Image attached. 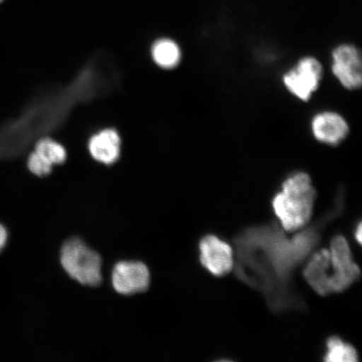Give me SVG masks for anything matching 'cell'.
Segmentation results:
<instances>
[{"mask_svg": "<svg viewBox=\"0 0 362 362\" xmlns=\"http://www.w3.org/2000/svg\"><path fill=\"white\" fill-rule=\"evenodd\" d=\"M0 1H2V0H0Z\"/></svg>", "mask_w": 362, "mask_h": 362, "instance_id": "e0dca14e", "label": "cell"}, {"mask_svg": "<svg viewBox=\"0 0 362 362\" xmlns=\"http://www.w3.org/2000/svg\"><path fill=\"white\" fill-rule=\"evenodd\" d=\"M361 230H362L361 223H359L358 225L356 226V230H355V238L356 239L357 243H358L359 244H361V242H362Z\"/></svg>", "mask_w": 362, "mask_h": 362, "instance_id": "2e32d148", "label": "cell"}, {"mask_svg": "<svg viewBox=\"0 0 362 362\" xmlns=\"http://www.w3.org/2000/svg\"><path fill=\"white\" fill-rule=\"evenodd\" d=\"M333 74L344 88L356 90L361 87L362 61L359 49L354 45H339L332 53Z\"/></svg>", "mask_w": 362, "mask_h": 362, "instance_id": "52a82bcc", "label": "cell"}, {"mask_svg": "<svg viewBox=\"0 0 362 362\" xmlns=\"http://www.w3.org/2000/svg\"><path fill=\"white\" fill-rule=\"evenodd\" d=\"M61 262L63 269L76 281L87 286L102 283L101 257L81 240L74 238L65 243Z\"/></svg>", "mask_w": 362, "mask_h": 362, "instance_id": "277c9868", "label": "cell"}, {"mask_svg": "<svg viewBox=\"0 0 362 362\" xmlns=\"http://www.w3.org/2000/svg\"><path fill=\"white\" fill-rule=\"evenodd\" d=\"M7 232L2 225H0V251L6 246L7 242Z\"/></svg>", "mask_w": 362, "mask_h": 362, "instance_id": "9a60e30c", "label": "cell"}, {"mask_svg": "<svg viewBox=\"0 0 362 362\" xmlns=\"http://www.w3.org/2000/svg\"><path fill=\"white\" fill-rule=\"evenodd\" d=\"M90 155L97 161L112 165L119 160L121 140L119 134L113 129H104L93 136L88 144Z\"/></svg>", "mask_w": 362, "mask_h": 362, "instance_id": "30bf717a", "label": "cell"}, {"mask_svg": "<svg viewBox=\"0 0 362 362\" xmlns=\"http://www.w3.org/2000/svg\"><path fill=\"white\" fill-rule=\"evenodd\" d=\"M151 274L146 265L138 262H121L113 269L112 284L115 291L124 296L146 291Z\"/></svg>", "mask_w": 362, "mask_h": 362, "instance_id": "ba28073f", "label": "cell"}, {"mask_svg": "<svg viewBox=\"0 0 362 362\" xmlns=\"http://www.w3.org/2000/svg\"><path fill=\"white\" fill-rule=\"evenodd\" d=\"M344 210L345 199L341 192L329 210L291 238L276 221L242 229L232 240L235 276L262 294L274 314L306 310L294 284V273L320 245L327 226Z\"/></svg>", "mask_w": 362, "mask_h": 362, "instance_id": "6da1fadb", "label": "cell"}, {"mask_svg": "<svg viewBox=\"0 0 362 362\" xmlns=\"http://www.w3.org/2000/svg\"><path fill=\"white\" fill-rule=\"evenodd\" d=\"M152 56L158 66L170 69L179 64L181 52L179 45L173 40L162 39L153 45Z\"/></svg>", "mask_w": 362, "mask_h": 362, "instance_id": "8fae6325", "label": "cell"}, {"mask_svg": "<svg viewBox=\"0 0 362 362\" xmlns=\"http://www.w3.org/2000/svg\"><path fill=\"white\" fill-rule=\"evenodd\" d=\"M35 152L52 165H61L66 158L64 147L47 137L40 139L35 143Z\"/></svg>", "mask_w": 362, "mask_h": 362, "instance_id": "4fadbf2b", "label": "cell"}, {"mask_svg": "<svg viewBox=\"0 0 362 362\" xmlns=\"http://www.w3.org/2000/svg\"><path fill=\"white\" fill-rule=\"evenodd\" d=\"M312 132L320 142L337 146L349 134V125L339 113L323 112L314 117L311 123Z\"/></svg>", "mask_w": 362, "mask_h": 362, "instance_id": "9c48e42d", "label": "cell"}, {"mask_svg": "<svg viewBox=\"0 0 362 362\" xmlns=\"http://www.w3.org/2000/svg\"><path fill=\"white\" fill-rule=\"evenodd\" d=\"M323 76V66L316 58L306 57L284 76L285 87L300 100L311 98Z\"/></svg>", "mask_w": 362, "mask_h": 362, "instance_id": "5b68a950", "label": "cell"}, {"mask_svg": "<svg viewBox=\"0 0 362 362\" xmlns=\"http://www.w3.org/2000/svg\"><path fill=\"white\" fill-rule=\"evenodd\" d=\"M303 274L320 296L345 291L361 277L359 266L353 260L349 244L342 235L332 239L329 250L312 253Z\"/></svg>", "mask_w": 362, "mask_h": 362, "instance_id": "7a4b0ae2", "label": "cell"}, {"mask_svg": "<svg viewBox=\"0 0 362 362\" xmlns=\"http://www.w3.org/2000/svg\"><path fill=\"white\" fill-rule=\"evenodd\" d=\"M202 265L216 277H223L233 270V249L215 235L204 236L199 243Z\"/></svg>", "mask_w": 362, "mask_h": 362, "instance_id": "8992f818", "label": "cell"}, {"mask_svg": "<svg viewBox=\"0 0 362 362\" xmlns=\"http://www.w3.org/2000/svg\"><path fill=\"white\" fill-rule=\"evenodd\" d=\"M358 360V353L351 344L342 341L338 337H332L327 339L325 361L355 362Z\"/></svg>", "mask_w": 362, "mask_h": 362, "instance_id": "7c38bea8", "label": "cell"}, {"mask_svg": "<svg viewBox=\"0 0 362 362\" xmlns=\"http://www.w3.org/2000/svg\"><path fill=\"white\" fill-rule=\"evenodd\" d=\"M28 168L31 173L38 176H45L51 173L53 165L45 160L35 151L28 158Z\"/></svg>", "mask_w": 362, "mask_h": 362, "instance_id": "5bb4252c", "label": "cell"}, {"mask_svg": "<svg viewBox=\"0 0 362 362\" xmlns=\"http://www.w3.org/2000/svg\"><path fill=\"white\" fill-rule=\"evenodd\" d=\"M317 197L310 175L298 172L285 180L281 192L276 194L272 206L286 233L305 228L313 215Z\"/></svg>", "mask_w": 362, "mask_h": 362, "instance_id": "3957f363", "label": "cell"}]
</instances>
